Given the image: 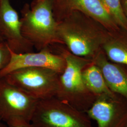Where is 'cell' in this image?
<instances>
[{
  "mask_svg": "<svg viewBox=\"0 0 127 127\" xmlns=\"http://www.w3.org/2000/svg\"><path fill=\"white\" fill-rule=\"evenodd\" d=\"M109 31L95 18L75 11L58 23L63 45L73 54L93 61L102 50Z\"/></svg>",
  "mask_w": 127,
  "mask_h": 127,
  "instance_id": "obj_1",
  "label": "cell"
},
{
  "mask_svg": "<svg viewBox=\"0 0 127 127\" xmlns=\"http://www.w3.org/2000/svg\"><path fill=\"white\" fill-rule=\"evenodd\" d=\"M23 36L38 51L63 45L58 33L51 0H33L21 10Z\"/></svg>",
  "mask_w": 127,
  "mask_h": 127,
  "instance_id": "obj_2",
  "label": "cell"
},
{
  "mask_svg": "<svg viewBox=\"0 0 127 127\" xmlns=\"http://www.w3.org/2000/svg\"><path fill=\"white\" fill-rule=\"evenodd\" d=\"M51 48L55 49L57 53L62 55L66 61L65 68L59 74L56 97L86 113L96 96L87 88L82 79V72L93 61L73 54L63 45H56Z\"/></svg>",
  "mask_w": 127,
  "mask_h": 127,
  "instance_id": "obj_3",
  "label": "cell"
},
{
  "mask_svg": "<svg viewBox=\"0 0 127 127\" xmlns=\"http://www.w3.org/2000/svg\"><path fill=\"white\" fill-rule=\"evenodd\" d=\"M86 113L56 96L39 100L30 121L31 127H94Z\"/></svg>",
  "mask_w": 127,
  "mask_h": 127,
  "instance_id": "obj_4",
  "label": "cell"
},
{
  "mask_svg": "<svg viewBox=\"0 0 127 127\" xmlns=\"http://www.w3.org/2000/svg\"><path fill=\"white\" fill-rule=\"evenodd\" d=\"M59 74L48 68L27 67L14 71L3 77L10 84L39 100L56 96Z\"/></svg>",
  "mask_w": 127,
  "mask_h": 127,
  "instance_id": "obj_5",
  "label": "cell"
},
{
  "mask_svg": "<svg viewBox=\"0 0 127 127\" xmlns=\"http://www.w3.org/2000/svg\"><path fill=\"white\" fill-rule=\"evenodd\" d=\"M38 100L0 78V120L7 123L20 118L30 123Z\"/></svg>",
  "mask_w": 127,
  "mask_h": 127,
  "instance_id": "obj_6",
  "label": "cell"
},
{
  "mask_svg": "<svg viewBox=\"0 0 127 127\" xmlns=\"http://www.w3.org/2000/svg\"><path fill=\"white\" fill-rule=\"evenodd\" d=\"M86 113L97 127H123L127 123V100L117 94L98 95Z\"/></svg>",
  "mask_w": 127,
  "mask_h": 127,
  "instance_id": "obj_7",
  "label": "cell"
},
{
  "mask_svg": "<svg viewBox=\"0 0 127 127\" xmlns=\"http://www.w3.org/2000/svg\"><path fill=\"white\" fill-rule=\"evenodd\" d=\"M53 14L59 23L75 11L86 14L113 32L119 27L101 0H51Z\"/></svg>",
  "mask_w": 127,
  "mask_h": 127,
  "instance_id": "obj_8",
  "label": "cell"
},
{
  "mask_svg": "<svg viewBox=\"0 0 127 127\" xmlns=\"http://www.w3.org/2000/svg\"><path fill=\"white\" fill-rule=\"evenodd\" d=\"M11 57L9 63L0 72V78L19 69L27 67H41L52 69L61 74L66 66L63 56L55 53L51 48L37 52L16 53L10 50Z\"/></svg>",
  "mask_w": 127,
  "mask_h": 127,
  "instance_id": "obj_9",
  "label": "cell"
},
{
  "mask_svg": "<svg viewBox=\"0 0 127 127\" xmlns=\"http://www.w3.org/2000/svg\"><path fill=\"white\" fill-rule=\"evenodd\" d=\"M0 38L15 53L33 52V46L23 36L20 19L10 0L0 3Z\"/></svg>",
  "mask_w": 127,
  "mask_h": 127,
  "instance_id": "obj_10",
  "label": "cell"
},
{
  "mask_svg": "<svg viewBox=\"0 0 127 127\" xmlns=\"http://www.w3.org/2000/svg\"><path fill=\"white\" fill-rule=\"evenodd\" d=\"M93 61L100 69L109 89L127 100V66L109 60L102 50Z\"/></svg>",
  "mask_w": 127,
  "mask_h": 127,
  "instance_id": "obj_11",
  "label": "cell"
},
{
  "mask_svg": "<svg viewBox=\"0 0 127 127\" xmlns=\"http://www.w3.org/2000/svg\"><path fill=\"white\" fill-rule=\"evenodd\" d=\"M102 50L108 59L127 66V31L121 28L109 32Z\"/></svg>",
  "mask_w": 127,
  "mask_h": 127,
  "instance_id": "obj_12",
  "label": "cell"
},
{
  "mask_svg": "<svg viewBox=\"0 0 127 127\" xmlns=\"http://www.w3.org/2000/svg\"><path fill=\"white\" fill-rule=\"evenodd\" d=\"M82 76L87 88L96 96L116 94L109 89L100 69L93 61L83 69Z\"/></svg>",
  "mask_w": 127,
  "mask_h": 127,
  "instance_id": "obj_13",
  "label": "cell"
},
{
  "mask_svg": "<svg viewBox=\"0 0 127 127\" xmlns=\"http://www.w3.org/2000/svg\"><path fill=\"white\" fill-rule=\"evenodd\" d=\"M120 28L127 31V18L123 11L121 0H101Z\"/></svg>",
  "mask_w": 127,
  "mask_h": 127,
  "instance_id": "obj_14",
  "label": "cell"
},
{
  "mask_svg": "<svg viewBox=\"0 0 127 127\" xmlns=\"http://www.w3.org/2000/svg\"><path fill=\"white\" fill-rule=\"evenodd\" d=\"M11 54L9 47L3 41H0V72L9 63Z\"/></svg>",
  "mask_w": 127,
  "mask_h": 127,
  "instance_id": "obj_15",
  "label": "cell"
},
{
  "mask_svg": "<svg viewBox=\"0 0 127 127\" xmlns=\"http://www.w3.org/2000/svg\"><path fill=\"white\" fill-rule=\"evenodd\" d=\"M6 124L9 127H31L30 123L20 118L13 119Z\"/></svg>",
  "mask_w": 127,
  "mask_h": 127,
  "instance_id": "obj_16",
  "label": "cell"
},
{
  "mask_svg": "<svg viewBox=\"0 0 127 127\" xmlns=\"http://www.w3.org/2000/svg\"><path fill=\"white\" fill-rule=\"evenodd\" d=\"M123 11L127 18V0H121Z\"/></svg>",
  "mask_w": 127,
  "mask_h": 127,
  "instance_id": "obj_17",
  "label": "cell"
},
{
  "mask_svg": "<svg viewBox=\"0 0 127 127\" xmlns=\"http://www.w3.org/2000/svg\"><path fill=\"white\" fill-rule=\"evenodd\" d=\"M3 125V124L2 123V122H1V120H0V127H2Z\"/></svg>",
  "mask_w": 127,
  "mask_h": 127,
  "instance_id": "obj_18",
  "label": "cell"
},
{
  "mask_svg": "<svg viewBox=\"0 0 127 127\" xmlns=\"http://www.w3.org/2000/svg\"><path fill=\"white\" fill-rule=\"evenodd\" d=\"M2 127H8V126H7V124H6V125H5V124H3V126H2Z\"/></svg>",
  "mask_w": 127,
  "mask_h": 127,
  "instance_id": "obj_19",
  "label": "cell"
},
{
  "mask_svg": "<svg viewBox=\"0 0 127 127\" xmlns=\"http://www.w3.org/2000/svg\"><path fill=\"white\" fill-rule=\"evenodd\" d=\"M123 127H127V123H126V124L124 125V126Z\"/></svg>",
  "mask_w": 127,
  "mask_h": 127,
  "instance_id": "obj_20",
  "label": "cell"
},
{
  "mask_svg": "<svg viewBox=\"0 0 127 127\" xmlns=\"http://www.w3.org/2000/svg\"><path fill=\"white\" fill-rule=\"evenodd\" d=\"M0 41H2V40H1V39H0Z\"/></svg>",
  "mask_w": 127,
  "mask_h": 127,
  "instance_id": "obj_21",
  "label": "cell"
},
{
  "mask_svg": "<svg viewBox=\"0 0 127 127\" xmlns=\"http://www.w3.org/2000/svg\"><path fill=\"white\" fill-rule=\"evenodd\" d=\"M0 1H1V0H0Z\"/></svg>",
  "mask_w": 127,
  "mask_h": 127,
  "instance_id": "obj_22",
  "label": "cell"
}]
</instances>
